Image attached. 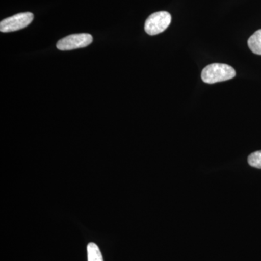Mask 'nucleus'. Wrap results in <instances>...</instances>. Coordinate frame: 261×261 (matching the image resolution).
Instances as JSON below:
<instances>
[{
	"label": "nucleus",
	"instance_id": "1",
	"mask_svg": "<svg viewBox=\"0 0 261 261\" xmlns=\"http://www.w3.org/2000/svg\"><path fill=\"white\" fill-rule=\"evenodd\" d=\"M236 71L230 65L224 63H212L202 71V80L205 83L215 84L234 78Z\"/></svg>",
	"mask_w": 261,
	"mask_h": 261
},
{
	"label": "nucleus",
	"instance_id": "2",
	"mask_svg": "<svg viewBox=\"0 0 261 261\" xmlns=\"http://www.w3.org/2000/svg\"><path fill=\"white\" fill-rule=\"evenodd\" d=\"M171 22V15L166 11H159L149 15L146 20L145 30L149 35L154 36L166 31Z\"/></svg>",
	"mask_w": 261,
	"mask_h": 261
},
{
	"label": "nucleus",
	"instance_id": "3",
	"mask_svg": "<svg viewBox=\"0 0 261 261\" xmlns=\"http://www.w3.org/2000/svg\"><path fill=\"white\" fill-rule=\"evenodd\" d=\"M33 20L34 15L30 12L18 13L2 20L0 23V31L4 33L16 32L28 27Z\"/></svg>",
	"mask_w": 261,
	"mask_h": 261
},
{
	"label": "nucleus",
	"instance_id": "4",
	"mask_svg": "<svg viewBox=\"0 0 261 261\" xmlns=\"http://www.w3.org/2000/svg\"><path fill=\"white\" fill-rule=\"evenodd\" d=\"M93 42V37L89 34H71L63 38L57 43L60 50L68 51L87 47Z\"/></svg>",
	"mask_w": 261,
	"mask_h": 261
},
{
	"label": "nucleus",
	"instance_id": "5",
	"mask_svg": "<svg viewBox=\"0 0 261 261\" xmlns=\"http://www.w3.org/2000/svg\"><path fill=\"white\" fill-rule=\"evenodd\" d=\"M247 44L252 53L261 56V29L254 33L249 38Z\"/></svg>",
	"mask_w": 261,
	"mask_h": 261
},
{
	"label": "nucleus",
	"instance_id": "6",
	"mask_svg": "<svg viewBox=\"0 0 261 261\" xmlns=\"http://www.w3.org/2000/svg\"><path fill=\"white\" fill-rule=\"evenodd\" d=\"M88 261H103L102 253L95 243H90L87 245Z\"/></svg>",
	"mask_w": 261,
	"mask_h": 261
},
{
	"label": "nucleus",
	"instance_id": "7",
	"mask_svg": "<svg viewBox=\"0 0 261 261\" xmlns=\"http://www.w3.org/2000/svg\"><path fill=\"white\" fill-rule=\"evenodd\" d=\"M248 163L252 167L261 169V150L250 154L248 157Z\"/></svg>",
	"mask_w": 261,
	"mask_h": 261
}]
</instances>
